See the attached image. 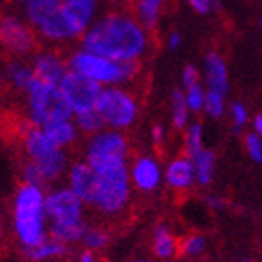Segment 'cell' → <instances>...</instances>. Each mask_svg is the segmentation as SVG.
Here are the masks:
<instances>
[{
    "instance_id": "1",
    "label": "cell",
    "mask_w": 262,
    "mask_h": 262,
    "mask_svg": "<svg viewBox=\"0 0 262 262\" xmlns=\"http://www.w3.org/2000/svg\"><path fill=\"white\" fill-rule=\"evenodd\" d=\"M150 30L137 15L127 11H109L88 27L82 34V49L113 60H141L148 51Z\"/></svg>"
},
{
    "instance_id": "2",
    "label": "cell",
    "mask_w": 262,
    "mask_h": 262,
    "mask_svg": "<svg viewBox=\"0 0 262 262\" xmlns=\"http://www.w3.org/2000/svg\"><path fill=\"white\" fill-rule=\"evenodd\" d=\"M68 68L75 73L92 79V81L103 84H124L133 81L141 70L139 60H113L107 56L96 55L92 51L81 49L73 53L68 60Z\"/></svg>"
},
{
    "instance_id": "3",
    "label": "cell",
    "mask_w": 262,
    "mask_h": 262,
    "mask_svg": "<svg viewBox=\"0 0 262 262\" xmlns=\"http://www.w3.org/2000/svg\"><path fill=\"white\" fill-rule=\"evenodd\" d=\"M45 213L53 219L51 238L68 244L81 240L84 236L86 227L82 223V201L73 193V189L51 193L45 199Z\"/></svg>"
},
{
    "instance_id": "4",
    "label": "cell",
    "mask_w": 262,
    "mask_h": 262,
    "mask_svg": "<svg viewBox=\"0 0 262 262\" xmlns=\"http://www.w3.org/2000/svg\"><path fill=\"white\" fill-rule=\"evenodd\" d=\"M17 4L39 38L49 41H66L75 38L66 17L62 0H17Z\"/></svg>"
},
{
    "instance_id": "5",
    "label": "cell",
    "mask_w": 262,
    "mask_h": 262,
    "mask_svg": "<svg viewBox=\"0 0 262 262\" xmlns=\"http://www.w3.org/2000/svg\"><path fill=\"white\" fill-rule=\"evenodd\" d=\"M131 191V174L126 163L111 165L96 170V187H94L92 206L99 212L115 215L127 206Z\"/></svg>"
},
{
    "instance_id": "6",
    "label": "cell",
    "mask_w": 262,
    "mask_h": 262,
    "mask_svg": "<svg viewBox=\"0 0 262 262\" xmlns=\"http://www.w3.org/2000/svg\"><path fill=\"white\" fill-rule=\"evenodd\" d=\"M45 201L41 189L32 184H23L15 201V230L27 247L39 246L43 236Z\"/></svg>"
},
{
    "instance_id": "7",
    "label": "cell",
    "mask_w": 262,
    "mask_h": 262,
    "mask_svg": "<svg viewBox=\"0 0 262 262\" xmlns=\"http://www.w3.org/2000/svg\"><path fill=\"white\" fill-rule=\"evenodd\" d=\"M28 103H30V120L39 127L62 120H70L73 109L70 107L60 84L34 79L28 86Z\"/></svg>"
},
{
    "instance_id": "8",
    "label": "cell",
    "mask_w": 262,
    "mask_h": 262,
    "mask_svg": "<svg viewBox=\"0 0 262 262\" xmlns=\"http://www.w3.org/2000/svg\"><path fill=\"white\" fill-rule=\"evenodd\" d=\"M96 111L113 129H126L139 116V103L135 96L124 88L107 86L99 94Z\"/></svg>"
},
{
    "instance_id": "9",
    "label": "cell",
    "mask_w": 262,
    "mask_h": 262,
    "mask_svg": "<svg viewBox=\"0 0 262 262\" xmlns=\"http://www.w3.org/2000/svg\"><path fill=\"white\" fill-rule=\"evenodd\" d=\"M23 148L30 158V161H34L41 169L47 180L56 178L64 169V154L60 152V148L51 142V139L45 135L43 129L32 127L28 131L25 141H23Z\"/></svg>"
},
{
    "instance_id": "10",
    "label": "cell",
    "mask_w": 262,
    "mask_h": 262,
    "mask_svg": "<svg viewBox=\"0 0 262 262\" xmlns=\"http://www.w3.org/2000/svg\"><path fill=\"white\" fill-rule=\"evenodd\" d=\"M127 150H129L127 139L120 131H99L88 142L86 161L92 165L94 170L126 163Z\"/></svg>"
},
{
    "instance_id": "11",
    "label": "cell",
    "mask_w": 262,
    "mask_h": 262,
    "mask_svg": "<svg viewBox=\"0 0 262 262\" xmlns=\"http://www.w3.org/2000/svg\"><path fill=\"white\" fill-rule=\"evenodd\" d=\"M0 45L13 55H30L38 47V32L17 15L0 17Z\"/></svg>"
},
{
    "instance_id": "12",
    "label": "cell",
    "mask_w": 262,
    "mask_h": 262,
    "mask_svg": "<svg viewBox=\"0 0 262 262\" xmlns=\"http://www.w3.org/2000/svg\"><path fill=\"white\" fill-rule=\"evenodd\" d=\"M60 88L64 92L68 103L77 115L79 113H86V111L96 109L99 99V94L103 90V86L99 82L88 79V77L75 73V71H68L66 77L62 79Z\"/></svg>"
},
{
    "instance_id": "13",
    "label": "cell",
    "mask_w": 262,
    "mask_h": 262,
    "mask_svg": "<svg viewBox=\"0 0 262 262\" xmlns=\"http://www.w3.org/2000/svg\"><path fill=\"white\" fill-rule=\"evenodd\" d=\"M62 2H64V11L71 32L75 38H82L88 27L96 21L99 0H62Z\"/></svg>"
},
{
    "instance_id": "14",
    "label": "cell",
    "mask_w": 262,
    "mask_h": 262,
    "mask_svg": "<svg viewBox=\"0 0 262 262\" xmlns=\"http://www.w3.org/2000/svg\"><path fill=\"white\" fill-rule=\"evenodd\" d=\"M165 180H167L170 189H174V191L191 189L193 184H196L195 165H193L191 156H187L184 152L182 156L170 159L167 169H165Z\"/></svg>"
},
{
    "instance_id": "15",
    "label": "cell",
    "mask_w": 262,
    "mask_h": 262,
    "mask_svg": "<svg viewBox=\"0 0 262 262\" xmlns=\"http://www.w3.org/2000/svg\"><path fill=\"white\" fill-rule=\"evenodd\" d=\"M131 182L135 184L137 189L141 191H154L158 189L159 184H161V178H163V172H161V167L154 158H148V156H141V158L135 159V163L129 170Z\"/></svg>"
},
{
    "instance_id": "16",
    "label": "cell",
    "mask_w": 262,
    "mask_h": 262,
    "mask_svg": "<svg viewBox=\"0 0 262 262\" xmlns=\"http://www.w3.org/2000/svg\"><path fill=\"white\" fill-rule=\"evenodd\" d=\"M32 70L36 73L38 79L45 82H53V84H60L62 79L66 77V73L70 71L68 62H64L56 53L51 51H41L34 56Z\"/></svg>"
},
{
    "instance_id": "17",
    "label": "cell",
    "mask_w": 262,
    "mask_h": 262,
    "mask_svg": "<svg viewBox=\"0 0 262 262\" xmlns=\"http://www.w3.org/2000/svg\"><path fill=\"white\" fill-rule=\"evenodd\" d=\"M204 81L208 90L227 96L229 92V71L223 56L217 51H210L204 58Z\"/></svg>"
},
{
    "instance_id": "18",
    "label": "cell",
    "mask_w": 262,
    "mask_h": 262,
    "mask_svg": "<svg viewBox=\"0 0 262 262\" xmlns=\"http://www.w3.org/2000/svg\"><path fill=\"white\" fill-rule=\"evenodd\" d=\"M70 184L71 189L82 202H92L94 187H96V170L92 165L88 163H77L70 172Z\"/></svg>"
},
{
    "instance_id": "19",
    "label": "cell",
    "mask_w": 262,
    "mask_h": 262,
    "mask_svg": "<svg viewBox=\"0 0 262 262\" xmlns=\"http://www.w3.org/2000/svg\"><path fill=\"white\" fill-rule=\"evenodd\" d=\"M178 247H180V238L167 225H158L154 229L152 251L159 260H170L172 257H176Z\"/></svg>"
},
{
    "instance_id": "20",
    "label": "cell",
    "mask_w": 262,
    "mask_h": 262,
    "mask_svg": "<svg viewBox=\"0 0 262 262\" xmlns=\"http://www.w3.org/2000/svg\"><path fill=\"white\" fill-rule=\"evenodd\" d=\"M193 165H195L196 184L202 187H208L212 184L213 172H215V154L204 148V150L193 156Z\"/></svg>"
},
{
    "instance_id": "21",
    "label": "cell",
    "mask_w": 262,
    "mask_h": 262,
    "mask_svg": "<svg viewBox=\"0 0 262 262\" xmlns=\"http://www.w3.org/2000/svg\"><path fill=\"white\" fill-rule=\"evenodd\" d=\"M163 4H165V0H135L137 19H139L148 30H154L159 23Z\"/></svg>"
},
{
    "instance_id": "22",
    "label": "cell",
    "mask_w": 262,
    "mask_h": 262,
    "mask_svg": "<svg viewBox=\"0 0 262 262\" xmlns=\"http://www.w3.org/2000/svg\"><path fill=\"white\" fill-rule=\"evenodd\" d=\"M170 116H172V126L176 129H186L191 122H189V116H191V109L187 105L186 92L184 88H176L172 96H170Z\"/></svg>"
},
{
    "instance_id": "23",
    "label": "cell",
    "mask_w": 262,
    "mask_h": 262,
    "mask_svg": "<svg viewBox=\"0 0 262 262\" xmlns=\"http://www.w3.org/2000/svg\"><path fill=\"white\" fill-rule=\"evenodd\" d=\"M41 129H43L45 135L51 139V142L58 148L75 139V126H73L70 120L55 122V124H49V126L41 127Z\"/></svg>"
},
{
    "instance_id": "24",
    "label": "cell",
    "mask_w": 262,
    "mask_h": 262,
    "mask_svg": "<svg viewBox=\"0 0 262 262\" xmlns=\"http://www.w3.org/2000/svg\"><path fill=\"white\" fill-rule=\"evenodd\" d=\"M28 249V257L32 260H45V258L51 257H58V255H64L68 253L66 249V244L60 240H55V238H49V240H43L39 246L34 247H27Z\"/></svg>"
},
{
    "instance_id": "25",
    "label": "cell",
    "mask_w": 262,
    "mask_h": 262,
    "mask_svg": "<svg viewBox=\"0 0 262 262\" xmlns=\"http://www.w3.org/2000/svg\"><path fill=\"white\" fill-rule=\"evenodd\" d=\"M8 77H10V81L13 82L17 88L28 90V86H30L32 81L36 79V73H34L32 68H28L27 64L13 60L8 64Z\"/></svg>"
},
{
    "instance_id": "26",
    "label": "cell",
    "mask_w": 262,
    "mask_h": 262,
    "mask_svg": "<svg viewBox=\"0 0 262 262\" xmlns=\"http://www.w3.org/2000/svg\"><path fill=\"white\" fill-rule=\"evenodd\" d=\"M204 150V127L201 122H193L186 127V139H184V152L187 156H195Z\"/></svg>"
},
{
    "instance_id": "27",
    "label": "cell",
    "mask_w": 262,
    "mask_h": 262,
    "mask_svg": "<svg viewBox=\"0 0 262 262\" xmlns=\"http://www.w3.org/2000/svg\"><path fill=\"white\" fill-rule=\"evenodd\" d=\"M208 242L202 234H189L180 240V247H178V257L182 258H196L201 257L202 253L206 251Z\"/></svg>"
},
{
    "instance_id": "28",
    "label": "cell",
    "mask_w": 262,
    "mask_h": 262,
    "mask_svg": "<svg viewBox=\"0 0 262 262\" xmlns=\"http://www.w3.org/2000/svg\"><path fill=\"white\" fill-rule=\"evenodd\" d=\"M225 111H227V103H225V96L219 92H213V90H208L206 92V101H204V111L210 118L213 120H219L223 118Z\"/></svg>"
},
{
    "instance_id": "29",
    "label": "cell",
    "mask_w": 262,
    "mask_h": 262,
    "mask_svg": "<svg viewBox=\"0 0 262 262\" xmlns=\"http://www.w3.org/2000/svg\"><path fill=\"white\" fill-rule=\"evenodd\" d=\"M77 126L81 127L82 131H86V133H99L107 124H105V120L101 118V115H99L98 111L92 109L77 115Z\"/></svg>"
},
{
    "instance_id": "30",
    "label": "cell",
    "mask_w": 262,
    "mask_h": 262,
    "mask_svg": "<svg viewBox=\"0 0 262 262\" xmlns=\"http://www.w3.org/2000/svg\"><path fill=\"white\" fill-rule=\"evenodd\" d=\"M186 92V99H187V105H189V109L191 113H202L204 111V101H206V92L208 88L199 82L195 86H189L184 90Z\"/></svg>"
},
{
    "instance_id": "31",
    "label": "cell",
    "mask_w": 262,
    "mask_h": 262,
    "mask_svg": "<svg viewBox=\"0 0 262 262\" xmlns=\"http://www.w3.org/2000/svg\"><path fill=\"white\" fill-rule=\"evenodd\" d=\"M82 242H84V246L88 249H103L107 246V242H109V234L103 229H99V227H92V229L84 230Z\"/></svg>"
},
{
    "instance_id": "32",
    "label": "cell",
    "mask_w": 262,
    "mask_h": 262,
    "mask_svg": "<svg viewBox=\"0 0 262 262\" xmlns=\"http://www.w3.org/2000/svg\"><path fill=\"white\" fill-rule=\"evenodd\" d=\"M244 146H246L247 156L255 161V163H262V137H258L255 131L247 133L244 137Z\"/></svg>"
},
{
    "instance_id": "33",
    "label": "cell",
    "mask_w": 262,
    "mask_h": 262,
    "mask_svg": "<svg viewBox=\"0 0 262 262\" xmlns=\"http://www.w3.org/2000/svg\"><path fill=\"white\" fill-rule=\"evenodd\" d=\"M230 120L234 124L236 133H238L242 127H246V124L249 122V111H247L246 105L238 103V101H234V103L230 105Z\"/></svg>"
},
{
    "instance_id": "34",
    "label": "cell",
    "mask_w": 262,
    "mask_h": 262,
    "mask_svg": "<svg viewBox=\"0 0 262 262\" xmlns=\"http://www.w3.org/2000/svg\"><path fill=\"white\" fill-rule=\"evenodd\" d=\"M199 82H201V71L196 70L193 64H187L182 70V86H184V90L189 86H195Z\"/></svg>"
},
{
    "instance_id": "35",
    "label": "cell",
    "mask_w": 262,
    "mask_h": 262,
    "mask_svg": "<svg viewBox=\"0 0 262 262\" xmlns=\"http://www.w3.org/2000/svg\"><path fill=\"white\" fill-rule=\"evenodd\" d=\"M187 2H189V6H191L196 13H201V15H208L213 8V0H187Z\"/></svg>"
},
{
    "instance_id": "36",
    "label": "cell",
    "mask_w": 262,
    "mask_h": 262,
    "mask_svg": "<svg viewBox=\"0 0 262 262\" xmlns=\"http://www.w3.org/2000/svg\"><path fill=\"white\" fill-rule=\"evenodd\" d=\"M204 202H206L210 208H213V210H223V208L227 206V202H225L221 196H213V195H208L206 199H204Z\"/></svg>"
},
{
    "instance_id": "37",
    "label": "cell",
    "mask_w": 262,
    "mask_h": 262,
    "mask_svg": "<svg viewBox=\"0 0 262 262\" xmlns=\"http://www.w3.org/2000/svg\"><path fill=\"white\" fill-rule=\"evenodd\" d=\"M182 43V36L180 32H176V30H172V32L169 34V38H167V45H169L170 51H176L178 47H180Z\"/></svg>"
},
{
    "instance_id": "38",
    "label": "cell",
    "mask_w": 262,
    "mask_h": 262,
    "mask_svg": "<svg viewBox=\"0 0 262 262\" xmlns=\"http://www.w3.org/2000/svg\"><path fill=\"white\" fill-rule=\"evenodd\" d=\"M152 139H154V144H156V146H161V144H163V142H165V129H163V126H154Z\"/></svg>"
},
{
    "instance_id": "39",
    "label": "cell",
    "mask_w": 262,
    "mask_h": 262,
    "mask_svg": "<svg viewBox=\"0 0 262 262\" xmlns=\"http://www.w3.org/2000/svg\"><path fill=\"white\" fill-rule=\"evenodd\" d=\"M251 126H253V131H255L258 137H262V115H255V116H253Z\"/></svg>"
},
{
    "instance_id": "40",
    "label": "cell",
    "mask_w": 262,
    "mask_h": 262,
    "mask_svg": "<svg viewBox=\"0 0 262 262\" xmlns=\"http://www.w3.org/2000/svg\"><path fill=\"white\" fill-rule=\"evenodd\" d=\"M81 262H94V255L90 251H84L81 255Z\"/></svg>"
},
{
    "instance_id": "41",
    "label": "cell",
    "mask_w": 262,
    "mask_h": 262,
    "mask_svg": "<svg viewBox=\"0 0 262 262\" xmlns=\"http://www.w3.org/2000/svg\"><path fill=\"white\" fill-rule=\"evenodd\" d=\"M137 262H169V260H137Z\"/></svg>"
},
{
    "instance_id": "42",
    "label": "cell",
    "mask_w": 262,
    "mask_h": 262,
    "mask_svg": "<svg viewBox=\"0 0 262 262\" xmlns=\"http://www.w3.org/2000/svg\"><path fill=\"white\" fill-rule=\"evenodd\" d=\"M0 236H2V219H0Z\"/></svg>"
},
{
    "instance_id": "43",
    "label": "cell",
    "mask_w": 262,
    "mask_h": 262,
    "mask_svg": "<svg viewBox=\"0 0 262 262\" xmlns=\"http://www.w3.org/2000/svg\"><path fill=\"white\" fill-rule=\"evenodd\" d=\"M236 262H249V260H236Z\"/></svg>"
},
{
    "instance_id": "44",
    "label": "cell",
    "mask_w": 262,
    "mask_h": 262,
    "mask_svg": "<svg viewBox=\"0 0 262 262\" xmlns=\"http://www.w3.org/2000/svg\"><path fill=\"white\" fill-rule=\"evenodd\" d=\"M260 27H262V19H260Z\"/></svg>"
},
{
    "instance_id": "45",
    "label": "cell",
    "mask_w": 262,
    "mask_h": 262,
    "mask_svg": "<svg viewBox=\"0 0 262 262\" xmlns=\"http://www.w3.org/2000/svg\"><path fill=\"white\" fill-rule=\"evenodd\" d=\"M0 84H2V79H0Z\"/></svg>"
}]
</instances>
